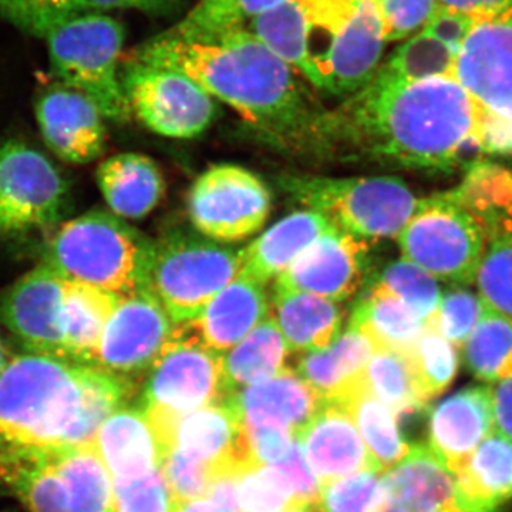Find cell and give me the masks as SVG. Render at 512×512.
<instances>
[{
	"label": "cell",
	"mask_w": 512,
	"mask_h": 512,
	"mask_svg": "<svg viewBox=\"0 0 512 512\" xmlns=\"http://www.w3.org/2000/svg\"><path fill=\"white\" fill-rule=\"evenodd\" d=\"M468 372L484 384L512 376V322L484 302L483 313L463 348Z\"/></svg>",
	"instance_id": "74e56055"
},
{
	"label": "cell",
	"mask_w": 512,
	"mask_h": 512,
	"mask_svg": "<svg viewBox=\"0 0 512 512\" xmlns=\"http://www.w3.org/2000/svg\"><path fill=\"white\" fill-rule=\"evenodd\" d=\"M120 72L131 114L160 136L197 137L217 117L215 97L187 74L130 56Z\"/></svg>",
	"instance_id": "30bf717a"
},
{
	"label": "cell",
	"mask_w": 512,
	"mask_h": 512,
	"mask_svg": "<svg viewBox=\"0 0 512 512\" xmlns=\"http://www.w3.org/2000/svg\"><path fill=\"white\" fill-rule=\"evenodd\" d=\"M8 362V353H6L5 345H3L2 339H0V375H2L3 369L8 365Z\"/></svg>",
	"instance_id": "680465c9"
},
{
	"label": "cell",
	"mask_w": 512,
	"mask_h": 512,
	"mask_svg": "<svg viewBox=\"0 0 512 512\" xmlns=\"http://www.w3.org/2000/svg\"><path fill=\"white\" fill-rule=\"evenodd\" d=\"M375 352L372 340L348 326L329 348L305 353L295 370L323 402L338 403L365 380Z\"/></svg>",
	"instance_id": "4316f807"
},
{
	"label": "cell",
	"mask_w": 512,
	"mask_h": 512,
	"mask_svg": "<svg viewBox=\"0 0 512 512\" xmlns=\"http://www.w3.org/2000/svg\"><path fill=\"white\" fill-rule=\"evenodd\" d=\"M269 316L265 286L238 276L190 323L178 326L187 338L214 352H228Z\"/></svg>",
	"instance_id": "cb8c5ba5"
},
{
	"label": "cell",
	"mask_w": 512,
	"mask_h": 512,
	"mask_svg": "<svg viewBox=\"0 0 512 512\" xmlns=\"http://www.w3.org/2000/svg\"><path fill=\"white\" fill-rule=\"evenodd\" d=\"M269 316L275 320L291 352L329 348L342 330L343 315L338 303L282 286H274Z\"/></svg>",
	"instance_id": "83f0119b"
},
{
	"label": "cell",
	"mask_w": 512,
	"mask_h": 512,
	"mask_svg": "<svg viewBox=\"0 0 512 512\" xmlns=\"http://www.w3.org/2000/svg\"><path fill=\"white\" fill-rule=\"evenodd\" d=\"M69 184L52 161L25 141L0 146V234L57 224L69 207Z\"/></svg>",
	"instance_id": "8fae6325"
},
{
	"label": "cell",
	"mask_w": 512,
	"mask_h": 512,
	"mask_svg": "<svg viewBox=\"0 0 512 512\" xmlns=\"http://www.w3.org/2000/svg\"><path fill=\"white\" fill-rule=\"evenodd\" d=\"M453 477L468 512H497L512 500V440L494 430Z\"/></svg>",
	"instance_id": "f546056e"
},
{
	"label": "cell",
	"mask_w": 512,
	"mask_h": 512,
	"mask_svg": "<svg viewBox=\"0 0 512 512\" xmlns=\"http://www.w3.org/2000/svg\"><path fill=\"white\" fill-rule=\"evenodd\" d=\"M97 185L111 212L123 220H143L163 198L160 168L143 154L123 153L97 168Z\"/></svg>",
	"instance_id": "f1b7e54d"
},
{
	"label": "cell",
	"mask_w": 512,
	"mask_h": 512,
	"mask_svg": "<svg viewBox=\"0 0 512 512\" xmlns=\"http://www.w3.org/2000/svg\"><path fill=\"white\" fill-rule=\"evenodd\" d=\"M0 512H15V511L3 510V511H0Z\"/></svg>",
	"instance_id": "91938a15"
},
{
	"label": "cell",
	"mask_w": 512,
	"mask_h": 512,
	"mask_svg": "<svg viewBox=\"0 0 512 512\" xmlns=\"http://www.w3.org/2000/svg\"><path fill=\"white\" fill-rule=\"evenodd\" d=\"M227 396L224 355L187 338L178 328L177 338L148 370L140 407L150 414L181 416Z\"/></svg>",
	"instance_id": "4fadbf2b"
},
{
	"label": "cell",
	"mask_w": 512,
	"mask_h": 512,
	"mask_svg": "<svg viewBox=\"0 0 512 512\" xmlns=\"http://www.w3.org/2000/svg\"><path fill=\"white\" fill-rule=\"evenodd\" d=\"M454 76L484 109L512 119V15L478 23Z\"/></svg>",
	"instance_id": "d6986e66"
},
{
	"label": "cell",
	"mask_w": 512,
	"mask_h": 512,
	"mask_svg": "<svg viewBox=\"0 0 512 512\" xmlns=\"http://www.w3.org/2000/svg\"><path fill=\"white\" fill-rule=\"evenodd\" d=\"M124 37L119 20L100 12L77 13L46 35L57 82L86 94L104 119L117 123L131 117L121 84Z\"/></svg>",
	"instance_id": "8992f818"
},
{
	"label": "cell",
	"mask_w": 512,
	"mask_h": 512,
	"mask_svg": "<svg viewBox=\"0 0 512 512\" xmlns=\"http://www.w3.org/2000/svg\"><path fill=\"white\" fill-rule=\"evenodd\" d=\"M335 225L320 212L305 210L293 212L274 227L265 231L254 242L239 249L241 272L239 276L266 285L278 279L320 235Z\"/></svg>",
	"instance_id": "484cf974"
},
{
	"label": "cell",
	"mask_w": 512,
	"mask_h": 512,
	"mask_svg": "<svg viewBox=\"0 0 512 512\" xmlns=\"http://www.w3.org/2000/svg\"><path fill=\"white\" fill-rule=\"evenodd\" d=\"M476 282L481 299L512 322V234L487 242Z\"/></svg>",
	"instance_id": "f6af8a7d"
},
{
	"label": "cell",
	"mask_w": 512,
	"mask_h": 512,
	"mask_svg": "<svg viewBox=\"0 0 512 512\" xmlns=\"http://www.w3.org/2000/svg\"><path fill=\"white\" fill-rule=\"evenodd\" d=\"M437 6L466 15L478 23L512 15V0H437Z\"/></svg>",
	"instance_id": "11a10c76"
},
{
	"label": "cell",
	"mask_w": 512,
	"mask_h": 512,
	"mask_svg": "<svg viewBox=\"0 0 512 512\" xmlns=\"http://www.w3.org/2000/svg\"><path fill=\"white\" fill-rule=\"evenodd\" d=\"M184 5V0H74L77 13L106 12L113 9H134L153 15H170Z\"/></svg>",
	"instance_id": "f5cc1de1"
},
{
	"label": "cell",
	"mask_w": 512,
	"mask_h": 512,
	"mask_svg": "<svg viewBox=\"0 0 512 512\" xmlns=\"http://www.w3.org/2000/svg\"><path fill=\"white\" fill-rule=\"evenodd\" d=\"M174 512H225L217 504L212 503L211 500H192L187 503L175 504Z\"/></svg>",
	"instance_id": "6f0895ef"
},
{
	"label": "cell",
	"mask_w": 512,
	"mask_h": 512,
	"mask_svg": "<svg viewBox=\"0 0 512 512\" xmlns=\"http://www.w3.org/2000/svg\"><path fill=\"white\" fill-rule=\"evenodd\" d=\"M36 120L47 147L70 164H89L106 148L107 130L97 104L57 82L36 101Z\"/></svg>",
	"instance_id": "ac0fdd59"
},
{
	"label": "cell",
	"mask_w": 512,
	"mask_h": 512,
	"mask_svg": "<svg viewBox=\"0 0 512 512\" xmlns=\"http://www.w3.org/2000/svg\"><path fill=\"white\" fill-rule=\"evenodd\" d=\"M372 512H468L458 497L453 474L429 447L419 444L380 481Z\"/></svg>",
	"instance_id": "44dd1931"
},
{
	"label": "cell",
	"mask_w": 512,
	"mask_h": 512,
	"mask_svg": "<svg viewBox=\"0 0 512 512\" xmlns=\"http://www.w3.org/2000/svg\"><path fill=\"white\" fill-rule=\"evenodd\" d=\"M338 403L352 417L380 473L399 464L412 450L399 429V417L370 392L366 379Z\"/></svg>",
	"instance_id": "e575fe53"
},
{
	"label": "cell",
	"mask_w": 512,
	"mask_h": 512,
	"mask_svg": "<svg viewBox=\"0 0 512 512\" xmlns=\"http://www.w3.org/2000/svg\"><path fill=\"white\" fill-rule=\"evenodd\" d=\"M284 0H201L175 28L190 33L242 29Z\"/></svg>",
	"instance_id": "ee69618b"
},
{
	"label": "cell",
	"mask_w": 512,
	"mask_h": 512,
	"mask_svg": "<svg viewBox=\"0 0 512 512\" xmlns=\"http://www.w3.org/2000/svg\"><path fill=\"white\" fill-rule=\"evenodd\" d=\"M237 500L239 512H302L276 466L255 467L239 476Z\"/></svg>",
	"instance_id": "7bdbcfd3"
},
{
	"label": "cell",
	"mask_w": 512,
	"mask_h": 512,
	"mask_svg": "<svg viewBox=\"0 0 512 512\" xmlns=\"http://www.w3.org/2000/svg\"><path fill=\"white\" fill-rule=\"evenodd\" d=\"M396 298L406 303L424 322H429L439 308L441 289L439 279L424 271L409 259L390 262L377 278Z\"/></svg>",
	"instance_id": "b9f144b4"
},
{
	"label": "cell",
	"mask_w": 512,
	"mask_h": 512,
	"mask_svg": "<svg viewBox=\"0 0 512 512\" xmlns=\"http://www.w3.org/2000/svg\"><path fill=\"white\" fill-rule=\"evenodd\" d=\"M448 198L463 207L483 228L487 242L512 234V170L487 161L468 165L463 181Z\"/></svg>",
	"instance_id": "d6a6232c"
},
{
	"label": "cell",
	"mask_w": 512,
	"mask_h": 512,
	"mask_svg": "<svg viewBox=\"0 0 512 512\" xmlns=\"http://www.w3.org/2000/svg\"><path fill=\"white\" fill-rule=\"evenodd\" d=\"M493 431V386L474 384L441 400L431 410L426 446L456 476Z\"/></svg>",
	"instance_id": "ffe728a7"
},
{
	"label": "cell",
	"mask_w": 512,
	"mask_h": 512,
	"mask_svg": "<svg viewBox=\"0 0 512 512\" xmlns=\"http://www.w3.org/2000/svg\"><path fill=\"white\" fill-rule=\"evenodd\" d=\"M64 281L53 266L37 265L0 298V322L28 353L64 357Z\"/></svg>",
	"instance_id": "2e32d148"
},
{
	"label": "cell",
	"mask_w": 512,
	"mask_h": 512,
	"mask_svg": "<svg viewBox=\"0 0 512 512\" xmlns=\"http://www.w3.org/2000/svg\"><path fill=\"white\" fill-rule=\"evenodd\" d=\"M483 308L481 296L470 289L463 286L450 288L441 293L439 308L427 322V328L436 330L456 348H463L468 336L476 328Z\"/></svg>",
	"instance_id": "bcb514c9"
},
{
	"label": "cell",
	"mask_w": 512,
	"mask_h": 512,
	"mask_svg": "<svg viewBox=\"0 0 512 512\" xmlns=\"http://www.w3.org/2000/svg\"><path fill=\"white\" fill-rule=\"evenodd\" d=\"M484 113L456 76L409 82L377 69L363 89L326 111L313 148L447 173L477 161Z\"/></svg>",
	"instance_id": "6da1fadb"
},
{
	"label": "cell",
	"mask_w": 512,
	"mask_h": 512,
	"mask_svg": "<svg viewBox=\"0 0 512 512\" xmlns=\"http://www.w3.org/2000/svg\"><path fill=\"white\" fill-rule=\"evenodd\" d=\"M156 242L110 212L64 222L46 252L63 278L124 296L147 288Z\"/></svg>",
	"instance_id": "5b68a950"
},
{
	"label": "cell",
	"mask_w": 512,
	"mask_h": 512,
	"mask_svg": "<svg viewBox=\"0 0 512 512\" xmlns=\"http://www.w3.org/2000/svg\"><path fill=\"white\" fill-rule=\"evenodd\" d=\"M288 343L275 320L268 316L238 345L224 353V376L229 394L264 382L286 366Z\"/></svg>",
	"instance_id": "d590c367"
},
{
	"label": "cell",
	"mask_w": 512,
	"mask_h": 512,
	"mask_svg": "<svg viewBox=\"0 0 512 512\" xmlns=\"http://www.w3.org/2000/svg\"><path fill=\"white\" fill-rule=\"evenodd\" d=\"M396 239L404 259L457 285L476 281L487 248L480 224L446 194L419 200Z\"/></svg>",
	"instance_id": "9c48e42d"
},
{
	"label": "cell",
	"mask_w": 512,
	"mask_h": 512,
	"mask_svg": "<svg viewBox=\"0 0 512 512\" xmlns=\"http://www.w3.org/2000/svg\"><path fill=\"white\" fill-rule=\"evenodd\" d=\"M0 481L28 512H73L52 451L0 448Z\"/></svg>",
	"instance_id": "1f68e13d"
},
{
	"label": "cell",
	"mask_w": 512,
	"mask_h": 512,
	"mask_svg": "<svg viewBox=\"0 0 512 512\" xmlns=\"http://www.w3.org/2000/svg\"><path fill=\"white\" fill-rule=\"evenodd\" d=\"M116 512H174L173 494L161 468L131 481H113Z\"/></svg>",
	"instance_id": "681fc988"
},
{
	"label": "cell",
	"mask_w": 512,
	"mask_h": 512,
	"mask_svg": "<svg viewBox=\"0 0 512 512\" xmlns=\"http://www.w3.org/2000/svg\"><path fill=\"white\" fill-rule=\"evenodd\" d=\"M367 255V239L333 227L312 242L275 285L345 302L362 288Z\"/></svg>",
	"instance_id": "e0dca14e"
},
{
	"label": "cell",
	"mask_w": 512,
	"mask_h": 512,
	"mask_svg": "<svg viewBox=\"0 0 512 512\" xmlns=\"http://www.w3.org/2000/svg\"><path fill=\"white\" fill-rule=\"evenodd\" d=\"M382 476L379 471L365 470L323 484L318 512H372L379 497Z\"/></svg>",
	"instance_id": "7dc6e473"
},
{
	"label": "cell",
	"mask_w": 512,
	"mask_h": 512,
	"mask_svg": "<svg viewBox=\"0 0 512 512\" xmlns=\"http://www.w3.org/2000/svg\"><path fill=\"white\" fill-rule=\"evenodd\" d=\"M349 326L372 340L376 350L400 352L412 348L427 328L416 312L377 282L357 301Z\"/></svg>",
	"instance_id": "836d02e7"
},
{
	"label": "cell",
	"mask_w": 512,
	"mask_h": 512,
	"mask_svg": "<svg viewBox=\"0 0 512 512\" xmlns=\"http://www.w3.org/2000/svg\"><path fill=\"white\" fill-rule=\"evenodd\" d=\"M458 56L457 49L423 29L394 49L379 69L409 82L454 76Z\"/></svg>",
	"instance_id": "ab89813d"
},
{
	"label": "cell",
	"mask_w": 512,
	"mask_h": 512,
	"mask_svg": "<svg viewBox=\"0 0 512 512\" xmlns=\"http://www.w3.org/2000/svg\"><path fill=\"white\" fill-rule=\"evenodd\" d=\"M178 335V326L148 288L121 296L111 313L94 366L127 377L148 372Z\"/></svg>",
	"instance_id": "5bb4252c"
},
{
	"label": "cell",
	"mask_w": 512,
	"mask_h": 512,
	"mask_svg": "<svg viewBox=\"0 0 512 512\" xmlns=\"http://www.w3.org/2000/svg\"><path fill=\"white\" fill-rule=\"evenodd\" d=\"M0 15L26 35L46 37L76 9L74 0H0Z\"/></svg>",
	"instance_id": "c3c4849f"
},
{
	"label": "cell",
	"mask_w": 512,
	"mask_h": 512,
	"mask_svg": "<svg viewBox=\"0 0 512 512\" xmlns=\"http://www.w3.org/2000/svg\"><path fill=\"white\" fill-rule=\"evenodd\" d=\"M52 460L73 512H116L113 480L93 444L52 450Z\"/></svg>",
	"instance_id": "8d00e7d4"
},
{
	"label": "cell",
	"mask_w": 512,
	"mask_h": 512,
	"mask_svg": "<svg viewBox=\"0 0 512 512\" xmlns=\"http://www.w3.org/2000/svg\"><path fill=\"white\" fill-rule=\"evenodd\" d=\"M406 353L427 403L439 397L456 379L460 366L458 348L436 330L426 328Z\"/></svg>",
	"instance_id": "60d3db41"
},
{
	"label": "cell",
	"mask_w": 512,
	"mask_h": 512,
	"mask_svg": "<svg viewBox=\"0 0 512 512\" xmlns=\"http://www.w3.org/2000/svg\"><path fill=\"white\" fill-rule=\"evenodd\" d=\"M161 444L164 454L177 450L207 464L214 478L228 474L242 476L259 467L249 446L244 421L228 399L170 417Z\"/></svg>",
	"instance_id": "9a60e30c"
},
{
	"label": "cell",
	"mask_w": 512,
	"mask_h": 512,
	"mask_svg": "<svg viewBox=\"0 0 512 512\" xmlns=\"http://www.w3.org/2000/svg\"><path fill=\"white\" fill-rule=\"evenodd\" d=\"M84 366L28 352L9 359L0 375V448H69L82 409Z\"/></svg>",
	"instance_id": "277c9868"
},
{
	"label": "cell",
	"mask_w": 512,
	"mask_h": 512,
	"mask_svg": "<svg viewBox=\"0 0 512 512\" xmlns=\"http://www.w3.org/2000/svg\"><path fill=\"white\" fill-rule=\"evenodd\" d=\"M161 473L177 503L207 497L214 473L201 461L192 460L180 451L168 450L161 461Z\"/></svg>",
	"instance_id": "f907efd6"
},
{
	"label": "cell",
	"mask_w": 512,
	"mask_h": 512,
	"mask_svg": "<svg viewBox=\"0 0 512 512\" xmlns=\"http://www.w3.org/2000/svg\"><path fill=\"white\" fill-rule=\"evenodd\" d=\"M365 379L370 392L397 417L419 412L426 407V399L406 352L376 350L366 367Z\"/></svg>",
	"instance_id": "f35d334b"
},
{
	"label": "cell",
	"mask_w": 512,
	"mask_h": 512,
	"mask_svg": "<svg viewBox=\"0 0 512 512\" xmlns=\"http://www.w3.org/2000/svg\"><path fill=\"white\" fill-rule=\"evenodd\" d=\"M96 448L113 481H131L161 466L163 447L141 407L116 410L94 437Z\"/></svg>",
	"instance_id": "d4e9b609"
},
{
	"label": "cell",
	"mask_w": 512,
	"mask_h": 512,
	"mask_svg": "<svg viewBox=\"0 0 512 512\" xmlns=\"http://www.w3.org/2000/svg\"><path fill=\"white\" fill-rule=\"evenodd\" d=\"M127 56L187 74L272 143L315 147L326 110L301 74L247 30L190 33L173 26Z\"/></svg>",
	"instance_id": "7a4b0ae2"
},
{
	"label": "cell",
	"mask_w": 512,
	"mask_h": 512,
	"mask_svg": "<svg viewBox=\"0 0 512 512\" xmlns=\"http://www.w3.org/2000/svg\"><path fill=\"white\" fill-rule=\"evenodd\" d=\"M120 298L83 282L64 281L62 332L67 362L94 366L101 336Z\"/></svg>",
	"instance_id": "4dcf8cb0"
},
{
	"label": "cell",
	"mask_w": 512,
	"mask_h": 512,
	"mask_svg": "<svg viewBox=\"0 0 512 512\" xmlns=\"http://www.w3.org/2000/svg\"><path fill=\"white\" fill-rule=\"evenodd\" d=\"M279 184L293 200L367 241L396 238L419 204L396 177L284 175Z\"/></svg>",
	"instance_id": "52a82bcc"
},
{
	"label": "cell",
	"mask_w": 512,
	"mask_h": 512,
	"mask_svg": "<svg viewBox=\"0 0 512 512\" xmlns=\"http://www.w3.org/2000/svg\"><path fill=\"white\" fill-rule=\"evenodd\" d=\"M241 272V255L217 241L173 232L156 244L147 288L177 326L200 315Z\"/></svg>",
	"instance_id": "ba28073f"
},
{
	"label": "cell",
	"mask_w": 512,
	"mask_h": 512,
	"mask_svg": "<svg viewBox=\"0 0 512 512\" xmlns=\"http://www.w3.org/2000/svg\"><path fill=\"white\" fill-rule=\"evenodd\" d=\"M244 29L320 92L348 97L382 64L379 0H284Z\"/></svg>",
	"instance_id": "3957f363"
},
{
	"label": "cell",
	"mask_w": 512,
	"mask_h": 512,
	"mask_svg": "<svg viewBox=\"0 0 512 512\" xmlns=\"http://www.w3.org/2000/svg\"><path fill=\"white\" fill-rule=\"evenodd\" d=\"M494 430L512 440V376L493 386Z\"/></svg>",
	"instance_id": "9f6ffc18"
},
{
	"label": "cell",
	"mask_w": 512,
	"mask_h": 512,
	"mask_svg": "<svg viewBox=\"0 0 512 512\" xmlns=\"http://www.w3.org/2000/svg\"><path fill=\"white\" fill-rule=\"evenodd\" d=\"M298 440L320 485L360 471H379L356 424L342 404L323 402L311 423L299 434Z\"/></svg>",
	"instance_id": "7402d4cb"
},
{
	"label": "cell",
	"mask_w": 512,
	"mask_h": 512,
	"mask_svg": "<svg viewBox=\"0 0 512 512\" xmlns=\"http://www.w3.org/2000/svg\"><path fill=\"white\" fill-rule=\"evenodd\" d=\"M481 153L512 156V119L485 109L480 130Z\"/></svg>",
	"instance_id": "db71d44e"
},
{
	"label": "cell",
	"mask_w": 512,
	"mask_h": 512,
	"mask_svg": "<svg viewBox=\"0 0 512 512\" xmlns=\"http://www.w3.org/2000/svg\"><path fill=\"white\" fill-rule=\"evenodd\" d=\"M386 43L409 39L423 30L437 9V0H379Z\"/></svg>",
	"instance_id": "816d5d0a"
},
{
	"label": "cell",
	"mask_w": 512,
	"mask_h": 512,
	"mask_svg": "<svg viewBox=\"0 0 512 512\" xmlns=\"http://www.w3.org/2000/svg\"><path fill=\"white\" fill-rule=\"evenodd\" d=\"M245 427H274L296 437L311 423L323 400L295 369L285 367L278 375L227 396Z\"/></svg>",
	"instance_id": "603a6c76"
},
{
	"label": "cell",
	"mask_w": 512,
	"mask_h": 512,
	"mask_svg": "<svg viewBox=\"0 0 512 512\" xmlns=\"http://www.w3.org/2000/svg\"><path fill=\"white\" fill-rule=\"evenodd\" d=\"M271 211V192L261 178L232 164L214 165L192 185L188 214L204 237L239 241L259 231Z\"/></svg>",
	"instance_id": "7c38bea8"
}]
</instances>
